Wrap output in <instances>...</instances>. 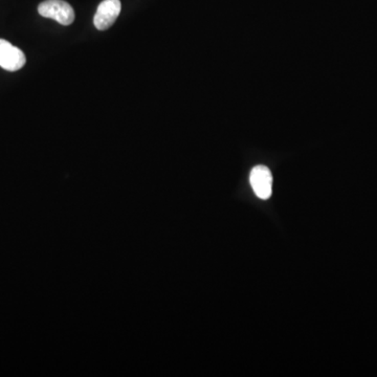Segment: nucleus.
<instances>
[{
	"label": "nucleus",
	"instance_id": "f257e3e1",
	"mask_svg": "<svg viewBox=\"0 0 377 377\" xmlns=\"http://www.w3.org/2000/svg\"><path fill=\"white\" fill-rule=\"evenodd\" d=\"M38 13L42 17L54 19L62 25H69L75 20L73 7L63 0H45L38 7Z\"/></svg>",
	"mask_w": 377,
	"mask_h": 377
},
{
	"label": "nucleus",
	"instance_id": "f03ea898",
	"mask_svg": "<svg viewBox=\"0 0 377 377\" xmlns=\"http://www.w3.org/2000/svg\"><path fill=\"white\" fill-rule=\"evenodd\" d=\"M25 62L27 58L21 49L7 40L0 39V67L5 71H17L25 67Z\"/></svg>",
	"mask_w": 377,
	"mask_h": 377
},
{
	"label": "nucleus",
	"instance_id": "7ed1b4c3",
	"mask_svg": "<svg viewBox=\"0 0 377 377\" xmlns=\"http://www.w3.org/2000/svg\"><path fill=\"white\" fill-rule=\"evenodd\" d=\"M249 183L255 194L260 199H269L273 192V175L265 165L253 168L249 175Z\"/></svg>",
	"mask_w": 377,
	"mask_h": 377
},
{
	"label": "nucleus",
	"instance_id": "20e7f679",
	"mask_svg": "<svg viewBox=\"0 0 377 377\" xmlns=\"http://www.w3.org/2000/svg\"><path fill=\"white\" fill-rule=\"evenodd\" d=\"M122 5L119 0H104L98 7L93 18L95 27L100 31L108 30L121 13Z\"/></svg>",
	"mask_w": 377,
	"mask_h": 377
}]
</instances>
